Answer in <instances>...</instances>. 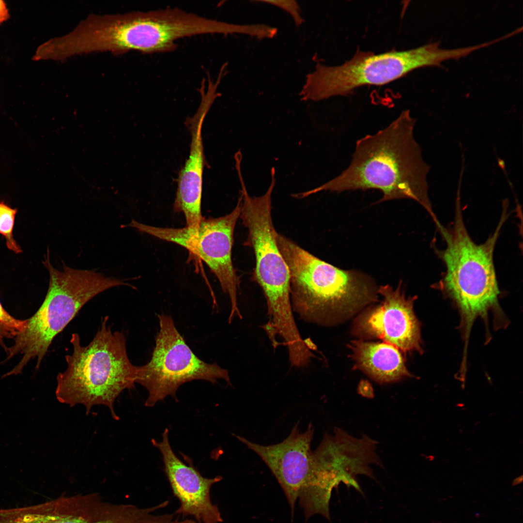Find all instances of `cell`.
<instances>
[{
  "label": "cell",
  "instance_id": "obj_1",
  "mask_svg": "<svg viewBox=\"0 0 523 523\" xmlns=\"http://www.w3.org/2000/svg\"><path fill=\"white\" fill-rule=\"evenodd\" d=\"M415 121L409 110H404L385 128L358 139L345 170L323 185L298 193V198L322 191L375 189L383 194L377 203L409 199L431 213L427 181L431 167L414 136Z\"/></svg>",
  "mask_w": 523,
  "mask_h": 523
},
{
  "label": "cell",
  "instance_id": "obj_2",
  "mask_svg": "<svg viewBox=\"0 0 523 523\" xmlns=\"http://www.w3.org/2000/svg\"><path fill=\"white\" fill-rule=\"evenodd\" d=\"M277 239L289 270L292 308L305 321L330 325L377 300L368 275L324 262L280 233Z\"/></svg>",
  "mask_w": 523,
  "mask_h": 523
},
{
  "label": "cell",
  "instance_id": "obj_3",
  "mask_svg": "<svg viewBox=\"0 0 523 523\" xmlns=\"http://www.w3.org/2000/svg\"><path fill=\"white\" fill-rule=\"evenodd\" d=\"M108 316L90 343L81 345L77 333H73L71 354L66 355L67 367L57 377L56 396L70 407L82 404L87 414L97 405L108 407L112 417L118 420L114 403L125 389L136 382L138 367L130 362L123 332L112 331L107 325Z\"/></svg>",
  "mask_w": 523,
  "mask_h": 523
},
{
  "label": "cell",
  "instance_id": "obj_4",
  "mask_svg": "<svg viewBox=\"0 0 523 523\" xmlns=\"http://www.w3.org/2000/svg\"><path fill=\"white\" fill-rule=\"evenodd\" d=\"M45 260L43 263L50 277L46 295L37 311L26 320V328L15 337L14 345L7 348V359L18 354L22 357L5 376L20 373L35 358L38 369L53 339L85 304L107 289L129 285L124 279L107 277L93 270L73 269L64 263L62 270H58L51 264L49 249Z\"/></svg>",
  "mask_w": 523,
  "mask_h": 523
},
{
  "label": "cell",
  "instance_id": "obj_5",
  "mask_svg": "<svg viewBox=\"0 0 523 523\" xmlns=\"http://www.w3.org/2000/svg\"><path fill=\"white\" fill-rule=\"evenodd\" d=\"M457 49L441 48L438 43L415 48L380 54L357 50L348 61L338 66L318 63L306 76L300 96L303 101H319L345 95L365 85H382L396 80L417 68L439 66L457 60Z\"/></svg>",
  "mask_w": 523,
  "mask_h": 523
},
{
  "label": "cell",
  "instance_id": "obj_6",
  "mask_svg": "<svg viewBox=\"0 0 523 523\" xmlns=\"http://www.w3.org/2000/svg\"><path fill=\"white\" fill-rule=\"evenodd\" d=\"M457 209L452 230L444 232L447 242L442 255L446 267L444 285L461 311L468 335L474 320L485 316L497 304L499 291L492 253L501 223L484 244L477 245L465 229L458 205Z\"/></svg>",
  "mask_w": 523,
  "mask_h": 523
},
{
  "label": "cell",
  "instance_id": "obj_7",
  "mask_svg": "<svg viewBox=\"0 0 523 523\" xmlns=\"http://www.w3.org/2000/svg\"><path fill=\"white\" fill-rule=\"evenodd\" d=\"M271 181L262 196L248 193L242 175L238 176L242 197L240 217L247 229L244 245L250 247L255 258L251 279L262 288L265 296L269 321L283 325L293 319L288 265L277 243V232L272 216V194L276 184L275 170H271Z\"/></svg>",
  "mask_w": 523,
  "mask_h": 523
},
{
  "label": "cell",
  "instance_id": "obj_8",
  "mask_svg": "<svg viewBox=\"0 0 523 523\" xmlns=\"http://www.w3.org/2000/svg\"><path fill=\"white\" fill-rule=\"evenodd\" d=\"M159 331L151 360L138 367L136 383L148 391L145 405L153 407L168 396H175L183 384L195 380L212 383L222 379L231 384L228 371L200 359L185 343L172 318L157 315Z\"/></svg>",
  "mask_w": 523,
  "mask_h": 523
},
{
  "label": "cell",
  "instance_id": "obj_9",
  "mask_svg": "<svg viewBox=\"0 0 523 523\" xmlns=\"http://www.w3.org/2000/svg\"><path fill=\"white\" fill-rule=\"evenodd\" d=\"M242 201L240 194L230 213L217 218L203 217L196 229L153 227L150 231L151 235L185 248L207 264L217 278L223 292L229 296L231 304L229 323L235 317L242 318L237 301L240 280L231 258L234 231L240 217Z\"/></svg>",
  "mask_w": 523,
  "mask_h": 523
},
{
  "label": "cell",
  "instance_id": "obj_10",
  "mask_svg": "<svg viewBox=\"0 0 523 523\" xmlns=\"http://www.w3.org/2000/svg\"><path fill=\"white\" fill-rule=\"evenodd\" d=\"M299 422L282 442L275 445H261L244 437H235L257 453L272 471L281 486L290 505L293 516L298 501L304 510L312 503L315 491V473L311 443L314 429L309 423L301 433Z\"/></svg>",
  "mask_w": 523,
  "mask_h": 523
},
{
  "label": "cell",
  "instance_id": "obj_11",
  "mask_svg": "<svg viewBox=\"0 0 523 523\" xmlns=\"http://www.w3.org/2000/svg\"><path fill=\"white\" fill-rule=\"evenodd\" d=\"M401 284L396 289L387 284L378 288L383 301L359 316L354 333L364 338L381 339L405 352L421 353L420 324L413 309L416 298H406Z\"/></svg>",
  "mask_w": 523,
  "mask_h": 523
},
{
  "label": "cell",
  "instance_id": "obj_12",
  "mask_svg": "<svg viewBox=\"0 0 523 523\" xmlns=\"http://www.w3.org/2000/svg\"><path fill=\"white\" fill-rule=\"evenodd\" d=\"M162 440H152L162 456L164 471L172 492L179 502L174 513L182 518L193 519L198 523H222L223 518L217 506L212 501V486L222 477L202 476L193 467L181 461L173 452L169 439V430L165 429Z\"/></svg>",
  "mask_w": 523,
  "mask_h": 523
},
{
  "label": "cell",
  "instance_id": "obj_13",
  "mask_svg": "<svg viewBox=\"0 0 523 523\" xmlns=\"http://www.w3.org/2000/svg\"><path fill=\"white\" fill-rule=\"evenodd\" d=\"M200 94V103L196 113L186 121L191 133L189 154L179 173L173 207L175 212L184 214L185 227L193 229L198 228L203 218L201 199L205 159L202 127L206 115L216 98L215 94L210 91H202Z\"/></svg>",
  "mask_w": 523,
  "mask_h": 523
},
{
  "label": "cell",
  "instance_id": "obj_14",
  "mask_svg": "<svg viewBox=\"0 0 523 523\" xmlns=\"http://www.w3.org/2000/svg\"><path fill=\"white\" fill-rule=\"evenodd\" d=\"M349 347L355 367L381 384L414 377L408 370L400 350L386 342L352 341Z\"/></svg>",
  "mask_w": 523,
  "mask_h": 523
},
{
  "label": "cell",
  "instance_id": "obj_15",
  "mask_svg": "<svg viewBox=\"0 0 523 523\" xmlns=\"http://www.w3.org/2000/svg\"><path fill=\"white\" fill-rule=\"evenodd\" d=\"M17 209L12 208L4 201H0V234L6 239L7 248L16 254L22 252L13 235L15 216Z\"/></svg>",
  "mask_w": 523,
  "mask_h": 523
},
{
  "label": "cell",
  "instance_id": "obj_16",
  "mask_svg": "<svg viewBox=\"0 0 523 523\" xmlns=\"http://www.w3.org/2000/svg\"><path fill=\"white\" fill-rule=\"evenodd\" d=\"M256 1L262 2L273 5L278 7L289 13L293 18L296 27L301 25L304 22L299 5L297 2L293 0H258Z\"/></svg>",
  "mask_w": 523,
  "mask_h": 523
},
{
  "label": "cell",
  "instance_id": "obj_17",
  "mask_svg": "<svg viewBox=\"0 0 523 523\" xmlns=\"http://www.w3.org/2000/svg\"><path fill=\"white\" fill-rule=\"evenodd\" d=\"M0 323L20 333L26 328L27 320L21 321L14 318L5 310L0 303Z\"/></svg>",
  "mask_w": 523,
  "mask_h": 523
},
{
  "label": "cell",
  "instance_id": "obj_18",
  "mask_svg": "<svg viewBox=\"0 0 523 523\" xmlns=\"http://www.w3.org/2000/svg\"><path fill=\"white\" fill-rule=\"evenodd\" d=\"M17 333L16 330L0 323V344L4 349L7 348L4 343V339L15 337Z\"/></svg>",
  "mask_w": 523,
  "mask_h": 523
},
{
  "label": "cell",
  "instance_id": "obj_19",
  "mask_svg": "<svg viewBox=\"0 0 523 523\" xmlns=\"http://www.w3.org/2000/svg\"><path fill=\"white\" fill-rule=\"evenodd\" d=\"M10 18V14L6 3L3 0H0V25Z\"/></svg>",
  "mask_w": 523,
  "mask_h": 523
},
{
  "label": "cell",
  "instance_id": "obj_20",
  "mask_svg": "<svg viewBox=\"0 0 523 523\" xmlns=\"http://www.w3.org/2000/svg\"><path fill=\"white\" fill-rule=\"evenodd\" d=\"M372 391V388L369 383L366 381H362L359 385V391L360 392L361 394H363V396H367L369 397L368 392L369 391Z\"/></svg>",
  "mask_w": 523,
  "mask_h": 523
},
{
  "label": "cell",
  "instance_id": "obj_21",
  "mask_svg": "<svg viewBox=\"0 0 523 523\" xmlns=\"http://www.w3.org/2000/svg\"><path fill=\"white\" fill-rule=\"evenodd\" d=\"M522 479H523L522 476L519 477L515 478L514 480L513 484L514 485H516V484H519L521 482H522Z\"/></svg>",
  "mask_w": 523,
  "mask_h": 523
}]
</instances>
